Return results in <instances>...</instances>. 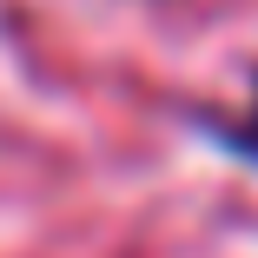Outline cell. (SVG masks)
Listing matches in <instances>:
<instances>
[{
    "instance_id": "cell-1",
    "label": "cell",
    "mask_w": 258,
    "mask_h": 258,
    "mask_svg": "<svg viewBox=\"0 0 258 258\" xmlns=\"http://www.w3.org/2000/svg\"><path fill=\"white\" fill-rule=\"evenodd\" d=\"M232 152H238V159H258V93H251V106L238 113V119H225V126H212Z\"/></svg>"
}]
</instances>
